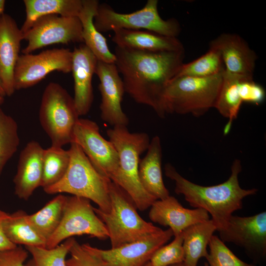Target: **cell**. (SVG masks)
<instances>
[{
  "mask_svg": "<svg viewBox=\"0 0 266 266\" xmlns=\"http://www.w3.org/2000/svg\"><path fill=\"white\" fill-rule=\"evenodd\" d=\"M114 54L125 93L136 102L151 107L160 118H165V90L184 64L185 49L151 52L116 46Z\"/></svg>",
  "mask_w": 266,
  "mask_h": 266,
  "instance_id": "obj_1",
  "label": "cell"
},
{
  "mask_svg": "<svg viewBox=\"0 0 266 266\" xmlns=\"http://www.w3.org/2000/svg\"><path fill=\"white\" fill-rule=\"evenodd\" d=\"M241 170V161L235 159L231 166L230 176L225 182L203 186L184 178L170 163L165 166L166 175L175 183V193L182 195L192 207L203 209L210 214L217 231L226 227L233 212L242 209L245 198L258 192L256 188L244 189L240 187L238 175Z\"/></svg>",
  "mask_w": 266,
  "mask_h": 266,
  "instance_id": "obj_2",
  "label": "cell"
},
{
  "mask_svg": "<svg viewBox=\"0 0 266 266\" xmlns=\"http://www.w3.org/2000/svg\"><path fill=\"white\" fill-rule=\"evenodd\" d=\"M106 133L119 160V171L113 182L128 194L137 209H147L157 200L144 190L138 177L139 158L149 145V135L145 133H131L125 126L113 127Z\"/></svg>",
  "mask_w": 266,
  "mask_h": 266,
  "instance_id": "obj_3",
  "label": "cell"
},
{
  "mask_svg": "<svg viewBox=\"0 0 266 266\" xmlns=\"http://www.w3.org/2000/svg\"><path fill=\"white\" fill-rule=\"evenodd\" d=\"M70 144V160L65 175L57 183L43 189L44 191L48 194L66 193L85 198L94 201L102 211L109 212V183L111 180L97 171L77 143Z\"/></svg>",
  "mask_w": 266,
  "mask_h": 266,
  "instance_id": "obj_4",
  "label": "cell"
},
{
  "mask_svg": "<svg viewBox=\"0 0 266 266\" xmlns=\"http://www.w3.org/2000/svg\"><path fill=\"white\" fill-rule=\"evenodd\" d=\"M109 211L95 207L94 210L106 227L111 248L139 240L162 230L143 219L128 194L112 181L109 183Z\"/></svg>",
  "mask_w": 266,
  "mask_h": 266,
  "instance_id": "obj_5",
  "label": "cell"
},
{
  "mask_svg": "<svg viewBox=\"0 0 266 266\" xmlns=\"http://www.w3.org/2000/svg\"><path fill=\"white\" fill-rule=\"evenodd\" d=\"M223 72L207 77L182 76L172 78L164 96L166 115L191 114L199 117L214 108Z\"/></svg>",
  "mask_w": 266,
  "mask_h": 266,
  "instance_id": "obj_6",
  "label": "cell"
},
{
  "mask_svg": "<svg viewBox=\"0 0 266 266\" xmlns=\"http://www.w3.org/2000/svg\"><path fill=\"white\" fill-rule=\"evenodd\" d=\"M79 116L73 98L66 89L56 82L48 84L42 94L39 119L51 146L63 147L72 142L73 129Z\"/></svg>",
  "mask_w": 266,
  "mask_h": 266,
  "instance_id": "obj_7",
  "label": "cell"
},
{
  "mask_svg": "<svg viewBox=\"0 0 266 266\" xmlns=\"http://www.w3.org/2000/svg\"><path fill=\"white\" fill-rule=\"evenodd\" d=\"M94 24L100 33L124 29L147 30L177 37L181 30L176 19L164 20L160 16L158 0H148L142 8L130 13H119L106 3L99 4Z\"/></svg>",
  "mask_w": 266,
  "mask_h": 266,
  "instance_id": "obj_8",
  "label": "cell"
},
{
  "mask_svg": "<svg viewBox=\"0 0 266 266\" xmlns=\"http://www.w3.org/2000/svg\"><path fill=\"white\" fill-rule=\"evenodd\" d=\"M88 234L100 240L108 238L105 224L96 214L89 200L73 196L67 197L61 221L46 243L53 248L75 235Z\"/></svg>",
  "mask_w": 266,
  "mask_h": 266,
  "instance_id": "obj_9",
  "label": "cell"
},
{
  "mask_svg": "<svg viewBox=\"0 0 266 266\" xmlns=\"http://www.w3.org/2000/svg\"><path fill=\"white\" fill-rule=\"evenodd\" d=\"M72 142L81 147L100 175L112 182L115 180L120 168L118 152L113 144L100 134L95 122L79 118L73 129Z\"/></svg>",
  "mask_w": 266,
  "mask_h": 266,
  "instance_id": "obj_10",
  "label": "cell"
},
{
  "mask_svg": "<svg viewBox=\"0 0 266 266\" xmlns=\"http://www.w3.org/2000/svg\"><path fill=\"white\" fill-rule=\"evenodd\" d=\"M72 63V51L64 48L20 55L14 70L15 90L33 86L54 71L71 72Z\"/></svg>",
  "mask_w": 266,
  "mask_h": 266,
  "instance_id": "obj_11",
  "label": "cell"
},
{
  "mask_svg": "<svg viewBox=\"0 0 266 266\" xmlns=\"http://www.w3.org/2000/svg\"><path fill=\"white\" fill-rule=\"evenodd\" d=\"M82 28L78 17L48 15L36 19L23 33V40L28 41L23 54H31L43 47L54 44L83 42Z\"/></svg>",
  "mask_w": 266,
  "mask_h": 266,
  "instance_id": "obj_12",
  "label": "cell"
},
{
  "mask_svg": "<svg viewBox=\"0 0 266 266\" xmlns=\"http://www.w3.org/2000/svg\"><path fill=\"white\" fill-rule=\"evenodd\" d=\"M223 242L233 243L243 248L256 261L266 257V212L241 217L232 215L226 227L218 231Z\"/></svg>",
  "mask_w": 266,
  "mask_h": 266,
  "instance_id": "obj_13",
  "label": "cell"
},
{
  "mask_svg": "<svg viewBox=\"0 0 266 266\" xmlns=\"http://www.w3.org/2000/svg\"><path fill=\"white\" fill-rule=\"evenodd\" d=\"M173 236L170 229L152 233L116 248L99 249L89 243L83 246L102 259L108 266H144L155 251Z\"/></svg>",
  "mask_w": 266,
  "mask_h": 266,
  "instance_id": "obj_14",
  "label": "cell"
},
{
  "mask_svg": "<svg viewBox=\"0 0 266 266\" xmlns=\"http://www.w3.org/2000/svg\"><path fill=\"white\" fill-rule=\"evenodd\" d=\"M95 74L100 80L101 119L113 127L127 126L129 120L121 105L124 86L115 64L98 61Z\"/></svg>",
  "mask_w": 266,
  "mask_h": 266,
  "instance_id": "obj_15",
  "label": "cell"
},
{
  "mask_svg": "<svg viewBox=\"0 0 266 266\" xmlns=\"http://www.w3.org/2000/svg\"><path fill=\"white\" fill-rule=\"evenodd\" d=\"M209 47L219 51L225 71L253 79L258 56L240 35L235 33H222L210 42Z\"/></svg>",
  "mask_w": 266,
  "mask_h": 266,
  "instance_id": "obj_16",
  "label": "cell"
},
{
  "mask_svg": "<svg viewBox=\"0 0 266 266\" xmlns=\"http://www.w3.org/2000/svg\"><path fill=\"white\" fill-rule=\"evenodd\" d=\"M98 59L84 44L72 51L71 72L74 80L73 100L79 116L89 112L94 100L92 78L95 74Z\"/></svg>",
  "mask_w": 266,
  "mask_h": 266,
  "instance_id": "obj_17",
  "label": "cell"
},
{
  "mask_svg": "<svg viewBox=\"0 0 266 266\" xmlns=\"http://www.w3.org/2000/svg\"><path fill=\"white\" fill-rule=\"evenodd\" d=\"M23 33L15 20L4 13L0 16V79L5 95L15 92L14 73L19 57Z\"/></svg>",
  "mask_w": 266,
  "mask_h": 266,
  "instance_id": "obj_18",
  "label": "cell"
},
{
  "mask_svg": "<svg viewBox=\"0 0 266 266\" xmlns=\"http://www.w3.org/2000/svg\"><path fill=\"white\" fill-rule=\"evenodd\" d=\"M148 216L152 222L169 227L174 237L191 225L210 219L206 210L185 208L175 198L170 196L155 200L150 206Z\"/></svg>",
  "mask_w": 266,
  "mask_h": 266,
  "instance_id": "obj_19",
  "label": "cell"
},
{
  "mask_svg": "<svg viewBox=\"0 0 266 266\" xmlns=\"http://www.w3.org/2000/svg\"><path fill=\"white\" fill-rule=\"evenodd\" d=\"M44 149L36 141L29 142L21 151L17 171L13 178L14 194L27 200L36 188L40 187Z\"/></svg>",
  "mask_w": 266,
  "mask_h": 266,
  "instance_id": "obj_20",
  "label": "cell"
},
{
  "mask_svg": "<svg viewBox=\"0 0 266 266\" xmlns=\"http://www.w3.org/2000/svg\"><path fill=\"white\" fill-rule=\"evenodd\" d=\"M113 32L112 41L119 47L151 52L185 49L177 37H168L147 30L120 29Z\"/></svg>",
  "mask_w": 266,
  "mask_h": 266,
  "instance_id": "obj_21",
  "label": "cell"
},
{
  "mask_svg": "<svg viewBox=\"0 0 266 266\" xmlns=\"http://www.w3.org/2000/svg\"><path fill=\"white\" fill-rule=\"evenodd\" d=\"M146 151L145 157L139 163L140 184L144 190L157 200L166 199L170 195L163 179L162 147L159 136L153 137Z\"/></svg>",
  "mask_w": 266,
  "mask_h": 266,
  "instance_id": "obj_22",
  "label": "cell"
},
{
  "mask_svg": "<svg viewBox=\"0 0 266 266\" xmlns=\"http://www.w3.org/2000/svg\"><path fill=\"white\" fill-rule=\"evenodd\" d=\"M99 4L97 0H83L82 7L78 17L82 25L83 42L99 61L115 63V55L110 51L106 39L97 30L94 24Z\"/></svg>",
  "mask_w": 266,
  "mask_h": 266,
  "instance_id": "obj_23",
  "label": "cell"
},
{
  "mask_svg": "<svg viewBox=\"0 0 266 266\" xmlns=\"http://www.w3.org/2000/svg\"><path fill=\"white\" fill-rule=\"evenodd\" d=\"M217 227L211 220L191 225L183 232L184 263L186 266H197L198 261L208 254L207 246Z\"/></svg>",
  "mask_w": 266,
  "mask_h": 266,
  "instance_id": "obj_24",
  "label": "cell"
},
{
  "mask_svg": "<svg viewBox=\"0 0 266 266\" xmlns=\"http://www.w3.org/2000/svg\"><path fill=\"white\" fill-rule=\"evenodd\" d=\"M26 18L21 29L27 31L39 17L48 15L78 17L83 0H24Z\"/></svg>",
  "mask_w": 266,
  "mask_h": 266,
  "instance_id": "obj_25",
  "label": "cell"
},
{
  "mask_svg": "<svg viewBox=\"0 0 266 266\" xmlns=\"http://www.w3.org/2000/svg\"><path fill=\"white\" fill-rule=\"evenodd\" d=\"M27 216L28 214L22 210L8 213L1 224L3 233L8 240L16 246L45 248L46 241L30 224Z\"/></svg>",
  "mask_w": 266,
  "mask_h": 266,
  "instance_id": "obj_26",
  "label": "cell"
},
{
  "mask_svg": "<svg viewBox=\"0 0 266 266\" xmlns=\"http://www.w3.org/2000/svg\"><path fill=\"white\" fill-rule=\"evenodd\" d=\"M67 197L60 194L48 201L35 213L28 215V222L37 233L46 241L58 227L64 213Z\"/></svg>",
  "mask_w": 266,
  "mask_h": 266,
  "instance_id": "obj_27",
  "label": "cell"
},
{
  "mask_svg": "<svg viewBox=\"0 0 266 266\" xmlns=\"http://www.w3.org/2000/svg\"><path fill=\"white\" fill-rule=\"evenodd\" d=\"M252 79L229 73H223L222 82L214 108L224 118L229 120V125L237 118L243 103L239 94L238 85L243 79Z\"/></svg>",
  "mask_w": 266,
  "mask_h": 266,
  "instance_id": "obj_28",
  "label": "cell"
},
{
  "mask_svg": "<svg viewBox=\"0 0 266 266\" xmlns=\"http://www.w3.org/2000/svg\"><path fill=\"white\" fill-rule=\"evenodd\" d=\"M69 160L68 150H66L63 147L51 146L44 149L40 187L44 189L59 181L67 169Z\"/></svg>",
  "mask_w": 266,
  "mask_h": 266,
  "instance_id": "obj_29",
  "label": "cell"
},
{
  "mask_svg": "<svg viewBox=\"0 0 266 266\" xmlns=\"http://www.w3.org/2000/svg\"><path fill=\"white\" fill-rule=\"evenodd\" d=\"M224 71L225 67L219 51L209 47L208 51L199 58L183 64L175 77H207L222 73Z\"/></svg>",
  "mask_w": 266,
  "mask_h": 266,
  "instance_id": "obj_30",
  "label": "cell"
},
{
  "mask_svg": "<svg viewBox=\"0 0 266 266\" xmlns=\"http://www.w3.org/2000/svg\"><path fill=\"white\" fill-rule=\"evenodd\" d=\"M19 144L17 122L0 106V175L7 163L17 151Z\"/></svg>",
  "mask_w": 266,
  "mask_h": 266,
  "instance_id": "obj_31",
  "label": "cell"
},
{
  "mask_svg": "<svg viewBox=\"0 0 266 266\" xmlns=\"http://www.w3.org/2000/svg\"><path fill=\"white\" fill-rule=\"evenodd\" d=\"M75 238L70 237L56 247L47 249L38 246H26L31 255L26 266H66V258Z\"/></svg>",
  "mask_w": 266,
  "mask_h": 266,
  "instance_id": "obj_32",
  "label": "cell"
},
{
  "mask_svg": "<svg viewBox=\"0 0 266 266\" xmlns=\"http://www.w3.org/2000/svg\"><path fill=\"white\" fill-rule=\"evenodd\" d=\"M205 258L209 266H257L246 263L235 256L218 236L213 235Z\"/></svg>",
  "mask_w": 266,
  "mask_h": 266,
  "instance_id": "obj_33",
  "label": "cell"
},
{
  "mask_svg": "<svg viewBox=\"0 0 266 266\" xmlns=\"http://www.w3.org/2000/svg\"><path fill=\"white\" fill-rule=\"evenodd\" d=\"M183 233L174 236L173 240L163 245L153 254L149 262L152 266H169L184 262Z\"/></svg>",
  "mask_w": 266,
  "mask_h": 266,
  "instance_id": "obj_34",
  "label": "cell"
},
{
  "mask_svg": "<svg viewBox=\"0 0 266 266\" xmlns=\"http://www.w3.org/2000/svg\"><path fill=\"white\" fill-rule=\"evenodd\" d=\"M69 253L70 257L66 260V266H108L102 259L80 244L75 239Z\"/></svg>",
  "mask_w": 266,
  "mask_h": 266,
  "instance_id": "obj_35",
  "label": "cell"
},
{
  "mask_svg": "<svg viewBox=\"0 0 266 266\" xmlns=\"http://www.w3.org/2000/svg\"><path fill=\"white\" fill-rule=\"evenodd\" d=\"M238 91L242 102L259 105L265 99L266 92L264 88L256 83L253 79L241 80L238 85Z\"/></svg>",
  "mask_w": 266,
  "mask_h": 266,
  "instance_id": "obj_36",
  "label": "cell"
},
{
  "mask_svg": "<svg viewBox=\"0 0 266 266\" xmlns=\"http://www.w3.org/2000/svg\"><path fill=\"white\" fill-rule=\"evenodd\" d=\"M28 252L21 246L0 251V266H26Z\"/></svg>",
  "mask_w": 266,
  "mask_h": 266,
  "instance_id": "obj_37",
  "label": "cell"
},
{
  "mask_svg": "<svg viewBox=\"0 0 266 266\" xmlns=\"http://www.w3.org/2000/svg\"><path fill=\"white\" fill-rule=\"evenodd\" d=\"M7 214L0 208V251L12 249L17 246L8 240L2 231V222Z\"/></svg>",
  "mask_w": 266,
  "mask_h": 266,
  "instance_id": "obj_38",
  "label": "cell"
},
{
  "mask_svg": "<svg viewBox=\"0 0 266 266\" xmlns=\"http://www.w3.org/2000/svg\"><path fill=\"white\" fill-rule=\"evenodd\" d=\"M5 0H0V16L4 14Z\"/></svg>",
  "mask_w": 266,
  "mask_h": 266,
  "instance_id": "obj_39",
  "label": "cell"
},
{
  "mask_svg": "<svg viewBox=\"0 0 266 266\" xmlns=\"http://www.w3.org/2000/svg\"><path fill=\"white\" fill-rule=\"evenodd\" d=\"M0 95H2L3 97L6 96L4 90L3 89V87H2L0 79Z\"/></svg>",
  "mask_w": 266,
  "mask_h": 266,
  "instance_id": "obj_40",
  "label": "cell"
},
{
  "mask_svg": "<svg viewBox=\"0 0 266 266\" xmlns=\"http://www.w3.org/2000/svg\"><path fill=\"white\" fill-rule=\"evenodd\" d=\"M169 266H186V265L185 264L184 262H182L181 263L176 264H174V265Z\"/></svg>",
  "mask_w": 266,
  "mask_h": 266,
  "instance_id": "obj_41",
  "label": "cell"
},
{
  "mask_svg": "<svg viewBox=\"0 0 266 266\" xmlns=\"http://www.w3.org/2000/svg\"><path fill=\"white\" fill-rule=\"evenodd\" d=\"M4 97H3L2 95H0V105L1 104H2L3 102H4Z\"/></svg>",
  "mask_w": 266,
  "mask_h": 266,
  "instance_id": "obj_42",
  "label": "cell"
},
{
  "mask_svg": "<svg viewBox=\"0 0 266 266\" xmlns=\"http://www.w3.org/2000/svg\"><path fill=\"white\" fill-rule=\"evenodd\" d=\"M144 266H152L150 263L149 262L147 264H146Z\"/></svg>",
  "mask_w": 266,
  "mask_h": 266,
  "instance_id": "obj_43",
  "label": "cell"
},
{
  "mask_svg": "<svg viewBox=\"0 0 266 266\" xmlns=\"http://www.w3.org/2000/svg\"><path fill=\"white\" fill-rule=\"evenodd\" d=\"M204 266H209L208 264L207 263H205L204 264Z\"/></svg>",
  "mask_w": 266,
  "mask_h": 266,
  "instance_id": "obj_44",
  "label": "cell"
}]
</instances>
